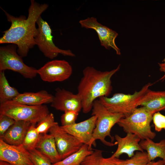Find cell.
I'll return each instance as SVG.
<instances>
[{
    "instance_id": "6da1fadb",
    "label": "cell",
    "mask_w": 165,
    "mask_h": 165,
    "mask_svg": "<svg viewBox=\"0 0 165 165\" xmlns=\"http://www.w3.org/2000/svg\"><path fill=\"white\" fill-rule=\"evenodd\" d=\"M31 2L27 18L24 16L15 17L2 9L11 25L9 29L3 32L0 43H12L17 46V53L22 57L26 56L29 50L35 45V38L38 32L36 24L48 7L47 4L38 3L34 0Z\"/></svg>"
},
{
    "instance_id": "7a4b0ae2",
    "label": "cell",
    "mask_w": 165,
    "mask_h": 165,
    "mask_svg": "<svg viewBox=\"0 0 165 165\" xmlns=\"http://www.w3.org/2000/svg\"><path fill=\"white\" fill-rule=\"evenodd\" d=\"M120 66L110 71H101L90 66L83 70L77 93L81 98L84 113H88L92 110L93 103L97 98L108 97L110 94L112 90L111 78L119 70Z\"/></svg>"
},
{
    "instance_id": "3957f363",
    "label": "cell",
    "mask_w": 165,
    "mask_h": 165,
    "mask_svg": "<svg viewBox=\"0 0 165 165\" xmlns=\"http://www.w3.org/2000/svg\"><path fill=\"white\" fill-rule=\"evenodd\" d=\"M92 116H96L95 127L93 134L91 145L95 146L96 141L99 140L105 145L112 146L117 145L116 141L112 142L114 137L111 135V131L113 126L120 120L124 117L120 113H114L108 110L98 100H95L92 109Z\"/></svg>"
},
{
    "instance_id": "277c9868",
    "label": "cell",
    "mask_w": 165,
    "mask_h": 165,
    "mask_svg": "<svg viewBox=\"0 0 165 165\" xmlns=\"http://www.w3.org/2000/svg\"><path fill=\"white\" fill-rule=\"evenodd\" d=\"M153 114L141 106L136 108L129 116L121 119L117 124L127 133L134 134L141 140H152L156 135L150 126Z\"/></svg>"
},
{
    "instance_id": "5b68a950",
    "label": "cell",
    "mask_w": 165,
    "mask_h": 165,
    "mask_svg": "<svg viewBox=\"0 0 165 165\" xmlns=\"http://www.w3.org/2000/svg\"><path fill=\"white\" fill-rule=\"evenodd\" d=\"M152 85L148 83L140 91H135L132 94L118 93L114 94L111 97H100L99 100L111 112L122 113L124 117H126L137 108L138 102Z\"/></svg>"
},
{
    "instance_id": "8992f818",
    "label": "cell",
    "mask_w": 165,
    "mask_h": 165,
    "mask_svg": "<svg viewBox=\"0 0 165 165\" xmlns=\"http://www.w3.org/2000/svg\"><path fill=\"white\" fill-rule=\"evenodd\" d=\"M50 113L45 105L31 106L13 101L0 104V114L8 116L15 121H24L36 124Z\"/></svg>"
},
{
    "instance_id": "52a82bcc",
    "label": "cell",
    "mask_w": 165,
    "mask_h": 165,
    "mask_svg": "<svg viewBox=\"0 0 165 165\" xmlns=\"http://www.w3.org/2000/svg\"><path fill=\"white\" fill-rule=\"evenodd\" d=\"M16 45L0 48V72L9 70L19 73L24 78L32 79L38 74L37 69L24 64L16 50Z\"/></svg>"
},
{
    "instance_id": "ba28073f",
    "label": "cell",
    "mask_w": 165,
    "mask_h": 165,
    "mask_svg": "<svg viewBox=\"0 0 165 165\" xmlns=\"http://www.w3.org/2000/svg\"><path fill=\"white\" fill-rule=\"evenodd\" d=\"M38 32L35 38V45L46 57L53 59L59 54L64 56L73 57L75 56L70 50H64L59 48L54 44L52 30L48 23L40 16L38 20Z\"/></svg>"
},
{
    "instance_id": "9c48e42d",
    "label": "cell",
    "mask_w": 165,
    "mask_h": 165,
    "mask_svg": "<svg viewBox=\"0 0 165 165\" xmlns=\"http://www.w3.org/2000/svg\"><path fill=\"white\" fill-rule=\"evenodd\" d=\"M72 68L64 60H54L49 61L37 70L38 74L43 81L48 82H62L71 76Z\"/></svg>"
},
{
    "instance_id": "30bf717a",
    "label": "cell",
    "mask_w": 165,
    "mask_h": 165,
    "mask_svg": "<svg viewBox=\"0 0 165 165\" xmlns=\"http://www.w3.org/2000/svg\"><path fill=\"white\" fill-rule=\"evenodd\" d=\"M49 132L54 138L57 150L62 160L78 151L83 145L73 136L63 130L57 122Z\"/></svg>"
},
{
    "instance_id": "8fae6325",
    "label": "cell",
    "mask_w": 165,
    "mask_h": 165,
    "mask_svg": "<svg viewBox=\"0 0 165 165\" xmlns=\"http://www.w3.org/2000/svg\"><path fill=\"white\" fill-rule=\"evenodd\" d=\"M79 23L82 27L93 29L97 32L101 46L107 49L112 48L117 54H121L120 49L115 42L118 35L116 32L101 24L97 21V18L93 17L81 20Z\"/></svg>"
},
{
    "instance_id": "7c38bea8",
    "label": "cell",
    "mask_w": 165,
    "mask_h": 165,
    "mask_svg": "<svg viewBox=\"0 0 165 165\" xmlns=\"http://www.w3.org/2000/svg\"><path fill=\"white\" fill-rule=\"evenodd\" d=\"M0 161L11 165H34L29 152L21 144L18 145L8 144L0 138Z\"/></svg>"
},
{
    "instance_id": "4fadbf2b",
    "label": "cell",
    "mask_w": 165,
    "mask_h": 165,
    "mask_svg": "<svg viewBox=\"0 0 165 165\" xmlns=\"http://www.w3.org/2000/svg\"><path fill=\"white\" fill-rule=\"evenodd\" d=\"M96 120V116L93 115L79 123L69 126H61V127L63 130L73 136L81 143L87 145L89 150H92L91 142Z\"/></svg>"
},
{
    "instance_id": "5bb4252c",
    "label": "cell",
    "mask_w": 165,
    "mask_h": 165,
    "mask_svg": "<svg viewBox=\"0 0 165 165\" xmlns=\"http://www.w3.org/2000/svg\"><path fill=\"white\" fill-rule=\"evenodd\" d=\"M51 106L57 110L74 111L79 112L82 109V101L80 96L64 89L57 88Z\"/></svg>"
},
{
    "instance_id": "9a60e30c",
    "label": "cell",
    "mask_w": 165,
    "mask_h": 165,
    "mask_svg": "<svg viewBox=\"0 0 165 165\" xmlns=\"http://www.w3.org/2000/svg\"><path fill=\"white\" fill-rule=\"evenodd\" d=\"M127 134L124 137H121L118 134L115 135V138L118 147L116 152L111 156L112 157L119 158L121 155L126 154L129 158H131L134 155L135 151H144L139 144L141 139L134 134Z\"/></svg>"
},
{
    "instance_id": "2e32d148",
    "label": "cell",
    "mask_w": 165,
    "mask_h": 165,
    "mask_svg": "<svg viewBox=\"0 0 165 165\" xmlns=\"http://www.w3.org/2000/svg\"><path fill=\"white\" fill-rule=\"evenodd\" d=\"M153 114L165 110V90L154 91L149 89L138 104Z\"/></svg>"
},
{
    "instance_id": "e0dca14e",
    "label": "cell",
    "mask_w": 165,
    "mask_h": 165,
    "mask_svg": "<svg viewBox=\"0 0 165 165\" xmlns=\"http://www.w3.org/2000/svg\"><path fill=\"white\" fill-rule=\"evenodd\" d=\"M31 124L28 121H16L1 139L11 145H18L22 144Z\"/></svg>"
},
{
    "instance_id": "ac0fdd59",
    "label": "cell",
    "mask_w": 165,
    "mask_h": 165,
    "mask_svg": "<svg viewBox=\"0 0 165 165\" xmlns=\"http://www.w3.org/2000/svg\"><path fill=\"white\" fill-rule=\"evenodd\" d=\"M36 149L48 158L53 164L62 160L57 150L54 138L50 134H42Z\"/></svg>"
},
{
    "instance_id": "d6986e66",
    "label": "cell",
    "mask_w": 165,
    "mask_h": 165,
    "mask_svg": "<svg viewBox=\"0 0 165 165\" xmlns=\"http://www.w3.org/2000/svg\"><path fill=\"white\" fill-rule=\"evenodd\" d=\"M54 96L45 90L36 93L25 92L20 94L13 101L20 104L31 106H39L44 104L51 103Z\"/></svg>"
},
{
    "instance_id": "ffe728a7",
    "label": "cell",
    "mask_w": 165,
    "mask_h": 165,
    "mask_svg": "<svg viewBox=\"0 0 165 165\" xmlns=\"http://www.w3.org/2000/svg\"><path fill=\"white\" fill-rule=\"evenodd\" d=\"M139 144L143 150L146 151L150 161L159 157L165 163V139L161 140L158 142H155L150 139L141 140Z\"/></svg>"
},
{
    "instance_id": "44dd1931",
    "label": "cell",
    "mask_w": 165,
    "mask_h": 165,
    "mask_svg": "<svg viewBox=\"0 0 165 165\" xmlns=\"http://www.w3.org/2000/svg\"><path fill=\"white\" fill-rule=\"evenodd\" d=\"M103 151L100 150L93 151L92 154L87 156L81 163L82 165H125L126 160H121L112 156L104 158Z\"/></svg>"
},
{
    "instance_id": "7402d4cb",
    "label": "cell",
    "mask_w": 165,
    "mask_h": 165,
    "mask_svg": "<svg viewBox=\"0 0 165 165\" xmlns=\"http://www.w3.org/2000/svg\"><path fill=\"white\" fill-rule=\"evenodd\" d=\"M20 94L16 89L10 86L4 71L0 72V104L13 100Z\"/></svg>"
},
{
    "instance_id": "603a6c76",
    "label": "cell",
    "mask_w": 165,
    "mask_h": 165,
    "mask_svg": "<svg viewBox=\"0 0 165 165\" xmlns=\"http://www.w3.org/2000/svg\"><path fill=\"white\" fill-rule=\"evenodd\" d=\"M93 152L89 149L87 145L83 144L78 151L53 165H81L84 159Z\"/></svg>"
},
{
    "instance_id": "cb8c5ba5",
    "label": "cell",
    "mask_w": 165,
    "mask_h": 165,
    "mask_svg": "<svg viewBox=\"0 0 165 165\" xmlns=\"http://www.w3.org/2000/svg\"><path fill=\"white\" fill-rule=\"evenodd\" d=\"M35 124H31L22 143L25 148L28 151L36 148L42 135L37 132Z\"/></svg>"
},
{
    "instance_id": "d4e9b609",
    "label": "cell",
    "mask_w": 165,
    "mask_h": 165,
    "mask_svg": "<svg viewBox=\"0 0 165 165\" xmlns=\"http://www.w3.org/2000/svg\"><path fill=\"white\" fill-rule=\"evenodd\" d=\"M56 122L55 121L53 114L50 113L38 123L36 127V130L40 134H46Z\"/></svg>"
},
{
    "instance_id": "484cf974",
    "label": "cell",
    "mask_w": 165,
    "mask_h": 165,
    "mask_svg": "<svg viewBox=\"0 0 165 165\" xmlns=\"http://www.w3.org/2000/svg\"><path fill=\"white\" fill-rule=\"evenodd\" d=\"M125 165H146L150 161L146 152L138 151L130 159L126 160Z\"/></svg>"
},
{
    "instance_id": "4316f807",
    "label": "cell",
    "mask_w": 165,
    "mask_h": 165,
    "mask_svg": "<svg viewBox=\"0 0 165 165\" xmlns=\"http://www.w3.org/2000/svg\"><path fill=\"white\" fill-rule=\"evenodd\" d=\"M29 152L34 165H53L48 158L36 148Z\"/></svg>"
},
{
    "instance_id": "83f0119b",
    "label": "cell",
    "mask_w": 165,
    "mask_h": 165,
    "mask_svg": "<svg viewBox=\"0 0 165 165\" xmlns=\"http://www.w3.org/2000/svg\"><path fill=\"white\" fill-rule=\"evenodd\" d=\"M15 120L10 117L0 114V138H2L5 133L15 123Z\"/></svg>"
},
{
    "instance_id": "f1b7e54d",
    "label": "cell",
    "mask_w": 165,
    "mask_h": 165,
    "mask_svg": "<svg viewBox=\"0 0 165 165\" xmlns=\"http://www.w3.org/2000/svg\"><path fill=\"white\" fill-rule=\"evenodd\" d=\"M79 114V112L74 111L64 112L61 116V126H69L75 123Z\"/></svg>"
},
{
    "instance_id": "f546056e",
    "label": "cell",
    "mask_w": 165,
    "mask_h": 165,
    "mask_svg": "<svg viewBox=\"0 0 165 165\" xmlns=\"http://www.w3.org/2000/svg\"><path fill=\"white\" fill-rule=\"evenodd\" d=\"M152 121L155 130L159 132L162 129L165 130V116L160 112L155 113L153 116Z\"/></svg>"
},
{
    "instance_id": "4dcf8cb0",
    "label": "cell",
    "mask_w": 165,
    "mask_h": 165,
    "mask_svg": "<svg viewBox=\"0 0 165 165\" xmlns=\"http://www.w3.org/2000/svg\"><path fill=\"white\" fill-rule=\"evenodd\" d=\"M158 64L160 67V70L164 73L163 75L160 79L159 80L163 81L165 79V58L163 60L162 63H158Z\"/></svg>"
},
{
    "instance_id": "1f68e13d",
    "label": "cell",
    "mask_w": 165,
    "mask_h": 165,
    "mask_svg": "<svg viewBox=\"0 0 165 165\" xmlns=\"http://www.w3.org/2000/svg\"><path fill=\"white\" fill-rule=\"evenodd\" d=\"M146 165H165V163L163 160H160L156 161H150Z\"/></svg>"
},
{
    "instance_id": "d6a6232c",
    "label": "cell",
    "mask_w": 165,
    "mask_h": 165,
    "mask_svg": "<svg viewBox=\"0 0 165 165\" xmlns=\"http://www.w3.org/2000/svg\"><path fill=\"white\" fill-rule=\"evenodd\" d=\"M0 165H11L6 162L0 161Z\"/></svg>"
},
{
    "instance_id": "836d02e7",
    "label": "cell",
    "mask_w": 165,
    "mask_h": 165,
    "mask_svg": "<svg viewBox=\"0 0 165 165\" xmlns=\"http://www.w3.org/2000/svg\"><path fill=\"white\" fill-rule=\"evenodd\" d=\"M82 165L81 164V165Z\"/></svg>"
}]
</instances>
